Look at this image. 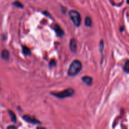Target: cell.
Segmentation results:
<instances>
[{
	"label": "cell",
	"mask_w": 129,
	"mask_h": 129,
	"mask_svg": "<svg viewBox=\"0 0 129 129\" xmlns=\"http://www.w3.org/2000/svg\"><path fill=\"white\" fill-rule=\"evenodd\" d=\"M82 68V64L78 60H75L72 62L69 67L67 74L70 76H74L79 73Z\"/></svg>",
	"instance_id": "6da1fadb"
},
{
	"label": "cell",
	"mask_w": 129,
	"mask_h": 129,
	"mask_svg": "<svg viewBox=\"0 0 129 129\" xmlns=\"http://www.w3.org/2000/svg\"><path fill=\"white\" fill-rule=\"evenodd\" d=\"M69 15L71 20L72 22L73 23L74 25H76V26H79L81 24V15L76 10H71L69 13Z\"/></svg>",
	"instance_id": "7a4b0ae2"
},
{
	"label": "cell",
	"mask_w": 129,
	"mask_h": 129,
	"mask_svg": "<svg viewBox=\"0 0 129 129\" xmlns=\"http://www.w3.org/2000/svg\"><path fill=\"white\" fill-rule=\"evenodd\" d=\"M51 94L54 97H57L59 98H64L72 97L74 94V91L73 89L69 88L65 89L63 91L58 92V93H52Z\"/></svg>",
	"instance_id": "3957f363"
},
{
	"label": "cell",
	"mask_w": 129,
	"mask_h": 129,
	"mask_svg": "<svg viewBox=\"0 0 129 129\" xmlns=\"http://www.w3.org/2000/svg\"><path fill=\"white\" fill-rule=\"evenodd\" d=\"M23 118H24V120H25L27 122L33 123V124H39V123H40V122L38 120H37L35 117H32L30 115H24V117H23Z\"/></svg>",
	"instance_id": "277c9868"
},
{
	"label": "cell",
	"mask_w": 129,
	"mask_h": 129,
	"mask_svg": "<svg viewBox=\"0 0 129 129\" xmlns=\"http://www.w3.org/2000/svg\"><path fill=\"white\" fill-rule=\"evenodd\" d=\"M69 48H70L72 52H76L77 50V43L76 40L74 39H71V40L70 42V44H69Z\"/></svg>",
	"instance_id": "5b68a950"
},
{
	"label": "cell",
	"mask_w": 129,
	"mask_h": 129,
	"mask_svg": "<svg viewBox=\"0 0 129 129\" xmlns=\"http://www.w3.org/2000/svg\"><path fill=\"white\" fill-rule=\"evenodd\" d=\"M54 28L55 31H56V33H57V35L58 36L62 37V36H63V35L64 34V31L62 30V28H61L58 25H55Z\"/></svg>",
	"instance_id": "8992f818"
},
{
	"label": "cell",
	"mask_w": 129,
	"mask_h": 129,
	"mask_svg": "<svg viewBox=\"0 0 129 129\" xmlns=\"http://www.w3.org/2000/svg\"><path fill=\"white\" fill-rule=\"evenodd\" d=\"M1 57L2 59H3L4 60H8L9 57V53L6 49H4V50H2L1 53Z\"/></svg>",
	"instance_id": "52a82bcc"
},
{
	"label": "cell",
	"mask_w": 129,
	"mask_h": 129,
	"mask_svg": "<svg viewBox=\"0 0 129 129\" xmlns=\"http://www.w3.org/2000/svg\"><path fill=\"white\" fill-rule=\"evenodd\" d=\"M82 82L86 83L88 86L91 85L92 82H93V79L89 76H84L82 78Z\"/></svg>",
	"instance_id": "ba28073f"
},
{
	"label": "cell",
	"mask_w": 129,
	"mask_h": 129,
	"mask_svg": "<svg viewBox=\"0 0 129 129\" xmlns=\"http://www.w3.org/2000/svg\"><path fill=\"white\" fill-rule=\"evenodd\" d=\"M84 24L86 26H91L92 24V21L90 17L87 16V17L85 18V22H84Z\"/></svg>",
	"instance_id": "9c48e42d"
},
{
	"label": "cell",
	"mask_w": 129,
	"mask_h": 129,
	"mask_svg": "<svg viewBox=\"0 0 129 129\" xmlns=\"http://www.w3.org/2000/svg\"><path fill=\"white\" fill-rule=\"evenodd\" d=\"M9 115H10V117H11V120H12V121L16 122V115L14 112H13L11 110H9Z\"/></svg>",
	"instance_id": "30bf717a"
},
{
	"label": "cell",
	"mask_w": 129,
	"mask_h": 129,
	"mask_svg": "<svg viewBox=\"0 0 129 129\" xmlns=\"http://www.w3.org/2000/svg\"><path fill=\"white\" fill-rule=\"evenodd\" d=\"M23 52H24V54L25 55H29L30 54V50L26 46H24L23 47Z\"/></svg>",
	"instance_id": "8fae6325"
},
{
	"label": "cell",
	"mask_w": 129,
	"mask_h": 129,
	"mask_svg": "<svg viewBox=\"0 0 129 129\" xmlns=\"http://www.w3.org/2000/svg\"><path fill=\"white\" fill-rule=\"evenodd\" d=\"M123 69L126 73H129V61H127L125 62V64L124 65V67H123Z\"/></svg>",
	"instance_id": "7c38bea8"
},
{
	"label": "cell",
	"mask_w": 129,
	"mask_h": 129,
	"mask_svg": "<svg viewBox=\"0 0 129 129\" xmlns=\"http://www.w3.org/2000/svg\"><path fill=\"white\" fill-rule=\"evenodd\" d=\"M13 4L15 6H17V7H19V8H23V7H24L23 5H22L21 3H20L19 1H15L13 3Z\"/></svg>",
	"instance_id": "4fadbf2b"
},
{
	"label": "cell",
	"mask_w": 129,
	"mask_h": 129,
	"mask_svg": "<svg viewBox=\"0 0 129 129\" xmlns=\"http://www.w3.org/2000/svg\"><path fill=\"white\" fill-rule=\"evenodd\" d=\"M49 65H50V66L51 67V66H54V65H56V62H55L54 60H52V61H51V62H50V64H49Z\"/></svg>",
	"instance_id": "5bb4252c"
},
{
	"label": "cell",
	"mask_w": 129,
	"mask_h": 129,
	"mask_svg": "<svg viewBox=\"0 0 129 129\" xmlns=\"http://www.w3.org/2000/svg\"><path fill=\"white\" fill-rule=\"evenodd\" d=\"M7 129H16V127L15 126H14V125H10V126H8V127H7Z\"/></svg>",
	"instance_id": "9a60e30c"
},
{
	"label": "cell",
	"mask_w": 129,
	"mask_h": 129,
	"mask_svg": "<svg viewBox=\"0 0 129 129\" xmlns=\"http://www.w3.org/2000/svg\"><path fill=\"white\" fill-rule=\"evenodd\" d=\"M100 45H101V49H100V50H101V51H102V49H103V41H101V42H100Z\"/></svg>",
	"instance_id": "2e32d148"
},
{
	"label": "cell",
	"mask_w": 129,
	"mask_h": 129,
	"mask_svg": "<svg viewBox=\"0 0 129 129\" xmlns=\"http://www.w3.org/2000/svg\"><path fill=\"white\" fill-rule=\"evenodd\" d=\"M37 129H45L44 128H42V127H39L37 128Z\"/></svg>",
	"instance_id": "e0dca14e"
},
{
	"label": "cell",
	"mask_w": 129,
	"mask_h": 129,
	"mask_svg": "<svg viewBox=\"0 0 129 129\" xmlns=\"http://www.w3.org/2000/svg\"><path fill=\"white\" fill-rule=\"evenodd\" d=\"M127 3H129V1H127Z\"/></svg>",
	"instance_id": "ac0fdd59"
}]
</instances>
